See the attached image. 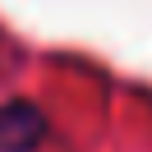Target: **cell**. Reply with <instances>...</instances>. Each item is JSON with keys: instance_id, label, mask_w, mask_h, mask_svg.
I'll use <instances>...</instances> for the list:
<instances>
[{"instance_id": "obj_1", "label": "cell", "mask_w": 152, "mask_h": 152, "mask_svg": "<svg viewBox=\"0 0 152 152\" xmlns=\"http://www.w3.org/2000/svg\"><path fill=\"white\" fill-rule=\"evenodd\" d=\"M42 138H46V120H42L37 106L10 102L0 111V148L5 152H32Z\"/></svg>"}]
</instances>
